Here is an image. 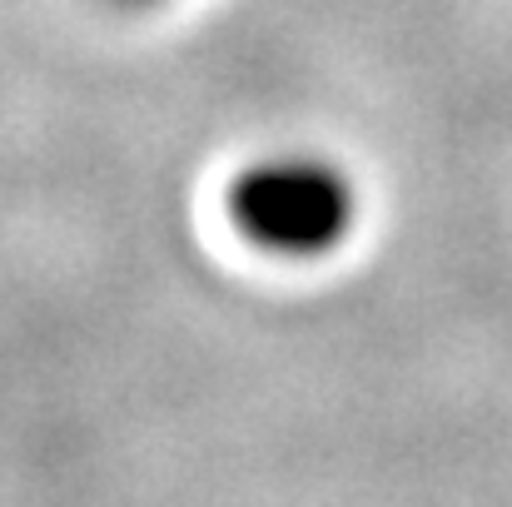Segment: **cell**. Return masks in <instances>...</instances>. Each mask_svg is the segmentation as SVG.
Returning a JSON list of instances; mask_svg holds the SVG:
<instances>
[{
    "label": "cell",
    "instance_id": "cell-1",
    "mask_svg": "<svg viewBox=\"0 0 512 507\" xmlns=\"http://www.w3.org/2000/svg\"><path fill=\"white\" fill-rule=\"evenodd\" d=\"M224 214L269 259H329L358 224V189L324 155H264L224 184Z\"/></svg>",
    "mask_w": 512,
    "mask_h": 507
},
{
    "label": "cell",
    "instance_id": "cell-2",
    "mask_svg": "<svg viewBox=\"0 0 512 507\" xmlns=\"http://www.w3.org/2000/svg\"><path fill=\"white\" fill-rule=\"evenodd\" d=\"M115 5H135L140 10V5H160V0H115Z\"/></svg>",
    "mask_w": 512,
    "mask_h": 507
}]
</instances>
